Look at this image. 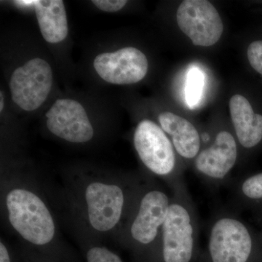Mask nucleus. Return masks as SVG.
Returning <instances> with one entry per match:
<instances>
[{
  "label": "nucleus",
  "instance_id": "obj_1",
  "mask_svg": "<svg viewBox=\"0 0 262 262\" xmlns=\"http://www.w3.org/2000/svg\"><path fill=\"white\" fill-rule=\"evenodd\" d=\"M65 179L69 204L79 231L94 237L119 235L145 181L144 178L84 173Z\"/></svg>",
  "mask_w": 262,
  "mask_h": 262
},
{
  "label": "nucleus",
  "instance_id": "obj_2",
  "mask_svg": "<svg viewBox=\"0 0 262 262\" xmlns=\"http://www.w3.org/2000/svg\"><path fill=\"white\" fill-rule=\"evenodd\" d=\"M1 207L10 229L27 244L46 248L59 238L56 217L37 179L3 174Z\"/></svg>",
  "mask_w": 262,
  "mask_h": 262
},
{
  "label": "nucleus",
  "instance_id": "obj_3",
  "mask_svg": "<svg viewBox=\"0 0 262 262\" xmlns=\"http://www.w3.org/2000/svg\"><path fill=\"white\" fill-rule=\"evenodd\" d=\"M171 201L153 257L158 262L198 261L199 220L184 180L170 188Z\"/></svg>",
  "mask_w": 262,
  "mask_h": 262
},
{
  "label": "nucleus",
  "instance_id": "obj_4",
  "mask_svg": "<svg viewBox=\"0 0 262 262\" xmlns=\"http://www.w3.org/2000/svg\"><path fill=\"white\" fill-rule=\"evenodd\" d=\"M171 201L169 194L154 180L145 179L126 225L117 238L140 252L153 256Z\"/></svg>",
  "mask_w": 262,
  "mask_h": 262
},
{
  "label": "nucleus",
  "instance_id": "obj_5",
  "mask_svg": "<svg viewBox=\"0 0 262 262\" xmlns=\"http://www.w3.org/2000/svg\"><path fill=\"white\" fill-rule=\"evenodd\" d=\"M254 239L246 224L232 212L222 211L209 225L206 248L199 262H252Z\"/></svg>",
  "mask_w": 262,
  "mask_h": 262
},
{
  "label": "nucleus",
  "instance_id": "obj_6",
  "mask_svg": "<svg viewBox=\"0 0 262 262\" xmlns=\"http://www.w3.org/2000/svg\"><path fill=\"white\" fill-rule=\"evenodd\" d=\"M136 151L149 173L164 181L169 188L184 181L171 141L158 124L139 122L134 135Z\"/></svg>",
  "mask_w": 262,
  "mask_h": 262
},
{
  "label": "nucleus",
  "instance_id": "obj_7",
  "mask_svg": "<svg viewBox=\"0 0 262 262\" xmlns=\"http://www.w3.org/2000/svg\"><path fill=\"white\" fill-rule=\"evenodd\" d=\"M53 81L49 63L42 58H33L17 68L10 77L12 99L25 111L37 110L47 99Z\"/></svg>",
  "mask_w": 262,
  "mask_h": 262
},
{
  "label": "nucleus",
  "instance_id": "obj_8",
  "mask_svg": "<svg viewBox=\"0 0 262 262\" xmlns=\"http://www.w3.org/2000/svg\"><path fill=\"white\" fill-rule=\"evenodd\" d=\"M177 23L194 46L209 47L220 40L224 25L218 11L206 0H186L179 7Z\"/></svg>",
  "mask_w": 262,
  "mask_h": 262
},
{
  "label": "nucleus",
  "instance_id": "obj_9",
  "mask_svg": "<svg viewBox=\"0 0 262 262\" xmlns=\"http://www.w3.org/2000/svg\"><path fill=\"white\" fill-rule=\"evenodd\" d=\"M238 158L237 141L231 133L220 131L214 141L206 149L201 150L194 168L201 179L213 186H219L228 180Z\"/></svg>",
  "mask_w": 262,
  "mask_h": 262
},
{
  "label": "nucleus",
  "instance_id": "obj_10",
  "mask_svg": "<svg viewBox=\"0 0 262 262\" xmlns=\"http://www.w3.org/2000/svg\"><path fill=\"white\" fill-rule=\"evenodd\" d=\"M48 130L59 139L74 144L91 141L94 129L83 106L68 98L56 100L46 113Z\"/></svg>",
  "mask_w": 262,
  "mask_h": 262
},
{
  "label": "nucleus",
  "instance_id": "obj_11",
  "mask_svg": "<svg viewBox=\"0 0 262 262\" xmlns=\"http://www.w3.org/2000/svg\"><path fill=\"white\" fill-rule=\"evenodd\" d=\"M94 67L99 77L108 83L130 84L144 78L149 63L140 50L127 47L98 55Z\"/></svg>",
  "mask_w": 262,
  "mask_h": 262
},
{
  "label": "nucleus",
  "instance_id": "obj_12",
  "mask_svg": "<svg viewBox=\"0 0 262 262\" xmlns=\"http://www.w3.org/2000/svg\"><path fill=\"white\" fill-rule=\"evenodd\" d=\"M158 120L164 132L171 138L177 155L184 160L194 161L201 150L203 140L194 125L187 119L168 112L160 114Z\"/></svg>",
  "mask_w": 262,
  "mask_h": 262
},
{
  "label": "nucleus",
  "instance_id": "obj_13",
  "mask_svg": "<svg viewBox=\"0 0 262 262\" xmlns=\"http://www.w3.org/2000/svg\"><path fill=\"white\" fill-rule=\"evenodd\" d=\"M229 111L237 141L245 149H252L262 141V115L254 113L244 96L237 94L229 101Z\"/></svg>",
  "mask_w": 262,
  "mask_h": 262
},
{
  "label": "nucleus",
  "instance_id": "obj_14",
  "mask_svg": "<svg viewBox=\"0 0 262 262\" xmlns=\"http://www.w3.org/2000/svg\"><path fill=\"white\" fill-rule=\"evenodd\" d=\"M34 10L42 37L56 44L68 35V22L64 3L61 0L34 1Z\"/></svg>",
  "mask_w": 262,
  "mask_h": 262
},
{
  "label": "nucleus",
  "instance_id": "obj_15",
  "mask_svg": "<svg viewBox=\"0 0 262 262\" xmlns=\"http://www.w3.org/2000/svg\"><path fill=\"white\" fill-rule=\"evenodd\" d=\"M236 200L256 201L262 200V173L244 179L236 184Z\"/></svg>",
  "mask_w": 262,
  "mask_h": 262
},
{
  "label": "nucleus",
  "instance_id": "obj_16",
  "mask_svg": "<svg viewBox=\"0 0 262 262\" xmlns=\"http://www.w3.org/2000/svg\"><path fill=\"white\" fill-rule=\"evenodd\" d=\"M204 77L196 68H192L188 74L186 86V100L189 106H194L199 103L203 91Z\"/></svg>",
  "mask_w": 262,
  "mask_h": 262
},
{
  "label": "nucleus",
  "instance_id": "obj_17",
  "mask_svg": "<svg viewBox=\"0 0 262 262\" xmlns=\"http://www.w3.org/2000/svg\"><path fill=\"white\" fill-rule=\"evenodd\" d=\"M87 262H123L121 258L111 250L99 246L91 245L86 253Z\"/></svg>",
  "mask_w": 262,
  "mask_h": 262
},
{
  "label": "nucleus",
  "instance_id": "obj_18",
  "mask_svg": "<svg viewBox=\"0 0 262 262\" xmlns=\"http://www.w3.org/2000/svg\"><path fill=\"white\" fill-rule=\"evenodd\" d=\"M247 54L251 67L262 76V40L254 41L250 44Z\"/></svg>",
  "mask_w": 262,
  "mask_h": 262
},
{
  "label": "nucleus",
  "instance_id": "obj_19",
  "mask_svg": "<svg viewBox=\"0 0 262 262\" xmlns=\"http://www.w3.org/2000/svg\"><path fill=\"white\" fill-rule=\"evenodd\" d=\"M98 9L108 13H114L122 9L126 5L125 0H94L92 1Z\"/></svg>",
  "mask_w": 262,
  "mask_h": 262
},
{
  "label": "nucleus",
  "instance_id": "obj_20",
  "mask_svg": "<svg viewBox=\"0 0 262 262\" xmlns=\"http://www.w3.org/2000/svg\"><path fill=\"white\" fill-rule=\"evenodd\" d=\"M0 262H11L9 248L3 238L0 241Z\"/></svg>",
  "mask_w": 262,
  "mask_h": 262
},
{
  "label": "nucleus",
  "instance_id": "obj_21",
  "mask_svg": "<svg viewBox=\"0 0 262 262\" xmlns=\"http://www.w3.org/2000/svg\"><path fill=\"white\" fill-rule=\"evenodd\" d=\"M0 98H1V101H0V111H3V108H4V98H3V93L1 92V95H0Z\"/></svg>",
  "mask_w": 262,
  "mask_h": 262
}]
</instances>
